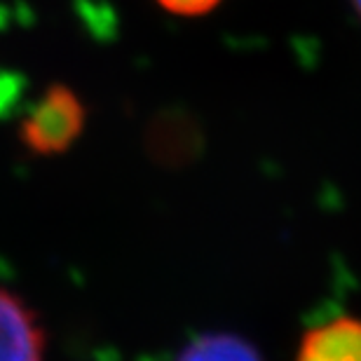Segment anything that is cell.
Returning <instances> with one entry per match:
<instances>
[{
  "mask_svg": "<svg viewBox=\"0 0 361 361\" xmlns=\"http://www.w3.org/2000/svg\"><path fill=\"white\" fill-rule=\"evenodd\" d=\"M87 125V108L73 87L49 85L19 122V141L31 155L52 157L73 148Z\"/></svg>",
  "mask_w": 361,
  "mask_h": 361,
  "instance_id": "obj_1",
  "label": "cell"
},
{
  "mask_svg": "<svg viewBox=\"0 0 361 361\" xmlns=\"http://www.w3.org/2000/svg\"><path fill=\"white\" fill-rule=\"evenodd\" d=\"M47 334L40 317L10 288H0V361H45Z\"/></svg>",
  "mask_w": 361,
  "mask_h": 361,
  "instance_id": "obj_2",
  "label": "cell"
},
{
  "mask_svg": "<svg viewBox=\"0 0 361 361\" xmlns=\"http://www.w3.org/2000/svg\"><path fill=\"white\" fill-rule=\"evenodd\" d=\"M293 361H361V319L341 314L310 326Z\"/></svg>",
  "mask_w": 361,
  "mask_h": 361,
  "instance_id": "obj_3",
  "label": "cell"
},
{
  "mask_svg": "<svg viewBox=\"0 0 361 361\" xmlns=\"http://www.w3.org/2000/svg\"><path fill=\"white\" fill-rule=\"evenodd\" d=\"M176 361H265V357L247 338L226 331H212L192 338L178 352Z\"/></svg>",
  "mask_w": 361,
  "mask_h": 361,
  "instance_id": "obj_4",
  "label": "cell"
},
{
  "mask_svg": "<svg viewBox=\"0 0 361 361\" xmlns=\"http://www.w3.org/2000/svg\"><path fill=\"white\" fill-rule=\"evenodd\" d=\"M162 10H167L169 14H176V17H204L212 10H216L223 0H155Z\"/></svg>",
  "mask_w": 361,
  "mask_h": 361,
  "instance_id": "obj_5",
  "label": "cell"
},
{
  "mask_svg": "<svg viewBox=\"0 0 361 361\" xmlns=\"http://www.w3.org/2000/svg\"><path fill=\"white\" fill-rule=\"evenodd\" d=\"M350 5L355 7V10H357V14H359V17H361V0H350Z\"/></svg>",
  "mask_w": 361,
  "mask_h": 361,
  "instance_id": "obj_6",
  "label": "cell"
}]
</instances>
